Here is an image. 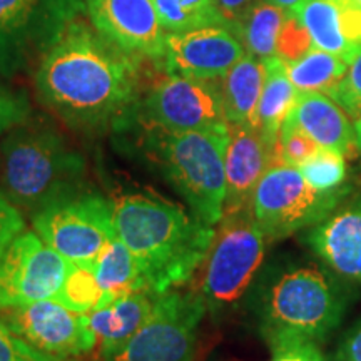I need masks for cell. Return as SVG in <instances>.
<instances>
[{
  "label": "cell",
  "mask_w": 361,
  "mask_h": 361,
  "mask_svg": "<svg viewBox=\"0 0 361 361\" xmlns=\"http://www.w3.org/2000/svg\"><path fill=\"white\" fill-rule=\"evenodd\" d=\"M146 117L159 130L191 133L228 126L218 80L169 74L144 101Z\"/></svg>",
  "instance_id": "cell-12"
},
{
  "label": "cell",
  "mask_w": 361,
  "mask_h": 361,
  "mask_svg": "<svg viewBox=\"0 0 361 361\" xmlns=\"http://www.w3.org/2000/svg\"><path fill=\"white\" fill-rule=\"evenodd\" d=\"M288 12L268 0H259L236 27V35L246 54L258 59L276 56V42Z\"/></svg>",
  "instance_id": "cell-24"
},
{
  "label": "cell",
  "mask_w": 361,
  "mask_h": 361,
  "mask_svg": "<svg viewBox=\"0 0 361 361\" xmlns=\"http://www.w3.org/2000/svg\"><path fill=\"white\" fill-rule=\"evenodd\" d=\"M102 300V293L94 276L92 268L72 264V269L67 276L64 286L56 298V301L79 314L99 308Z\"/></svg>",
  "instance_id": "cell-28"
},
{
  "label": "cell",
  "mask_w": 361,
  "mask_h": 361,
  "mask_svg": "<svg viewBox=\"0 0 361 361\" xmlns=\"http://www.w3.org/2000/svg\"><path fill=\"white\" fill-rule=\"evenodd\" d=\"M30 104L25 94L0 82V134L20 128L29 119Z\"/></svg>",
  "instance_id": "cell-33"
},
{
  "label": "cell",
  "mask_w": 361,
  "mask_h": 361,
  "mask_svg": "<svg viewBox=\"0 0 361 361\" xmlns=\"http://www.w3.org/2000/svg\"><path fill=\"white\" fill-rule=\"evenodd\" d=\"M311 49H313V40L303 22L298 19L296 13L288 12L278 35L276 57L283 59L284 62H293L303 57Z\"/></svg>",
  "instance_id": "cell-30"
},
{
  "label": "cell",
  "mask_w": 361,
  "mask_h": 361,
  "mask_svg": "<svg viewBox=\"0 0 361 361\" xmlns=\"http://www.w3.org/2000/svg\"><path fill=\"white\" fill-rule=\"evenodd\" d=\"M268 2L284 8L286 12H295L296 8L300 7V4L303 2V0H268Z\"/></svg>",
  "instance_id": "cell-38"
},
{
  "label": "cell",
  "mask_w": 361,
  "mask_h": 361,
  "mask_svg": "<svg viewBox=\"0 0 361 361\" xmlns=\"http://www.w3.org/2000/svg\"><path fill=\"white\" fill-rule=\"evenodd\" d=\"M313 47L351 64L361 52V6L356 0H303L295 12Z\"/></svg>",
  "instance_id": "cell-18"
},
{
  "label": "cell",
  "mask_w": 361,
  "mask_h": 361,
  "mask_svg": "<svg viewBox=\"0 0 361 361\" xmlns=\"http://www.w3.org/2000/svg\"><path fill=\"white\" fill-rule=\"evenodd\" d=\"M116 234L133 252L149 291L162 295L188 283L204 263L216 234L174 202L126 194L112 202Z\"/></svg>",
  "instance_id": "cell-2"
},
{
  "label": "cell",
  "mask_w": 361,
  "mask_h": 361,
  "mask_svg": "<svg viewBox=\"0 0 361 361\" xmlns=\"http://www.w3.org/2000/svg\"><path fill=\"white\" fill-rule=\"evenodd\" d=\"M351 117L336 101L323 92H300L284 123L296 126L323 149L348 159L360 152Z\"/></svg>",
  "instance_id": "cell-19"
},
{
  "label": "cell",
  "mask_w": 361,
  "mask_h": 361,
  "mask_svg": "<svg viewBox=\"0 0 361 361\" xmlns=\"http://www.w3.org/2000/svg\"><path fill=\"white\" fill-rule=\"evenodd\" d=\"M341 57L313 47L298 61L286 62L288 78L298 92L329 94L348 71Z\"/></svg>",
  "instance_id": "cell-25"
},
{
  "label": "cell",
  "mask_w": 361,
  "mask_h": 361,
  "mask_svg": "<svg viewBox=\"0 0 361 361\" xmlns=\"http://www.w3.org/2000/svg\"><path fill=\"white\" fill-rule=\"evenodd\" d=\"M264 66L266 79L263 92L251 126H255L263 134L266 141L276 146L281 126L296 104L300 92L288 78L286 62L283 59L276 56L264 59Z\"/></svg>",
  "instance_id": "cell-22"
},
{
  "label": "cell",
  "mask_w": 361,
  "mask_h": 361,
  "mask_svg": "<svg viewBox=\"0 0 361 361\" xmlns=\"http://www.w3.org/2000/svg\"><path fill=\"white\" fill-rule=\"evenodd\" d=\"M152 4L166 32H186L209 25L229 27L218 0H152Z\"/></svg>",
  "instance_id": "cell-26"
},
{
  "label": "cell",
  "mask_w": 361,
  "mask_h": 361,
  "mask_svg": "<svg viewBox=\"0 0 361 361\" xmlns=\"http://www.w3.org/2000/svg\"><path fill=\"white\" fill-rule=\"evenodd\" d=\"M268 245L251 209L223 216L206 258L202 296L207 308L223 311L243 298L263 264Z\"/></svg>",
  "instance_id": "cell-7"
},
{
  "label": "cell",
  "mask_w": 361,
  "mask_h": 361,
  "mask_svg": "<svg viewBox=\"0 0 361 361\" xmlns=\"http://www.w3.org/2000/svg\"><path fill=\"white\" fill-rule=\"evenodd\" d=\"M306 183L318 191H335L346 186L348 179V166L346 157L331 149L319 147L314 156L300 166Z\"/></svg>",
  "instance_id": "cell-27"
},
{
  "label": "cell",
  "mask_w": 361,
  "mask_h": 361,
  "mask_svg": "<svg viewBox=\"0 0 361 361\" xmlns=\"http://www.w3.org/2000/svg\"><path fill=\"white\" fill-rule=\"evenodd\" d=\"M356 2H358V4H360V6H361V0H356Z\"/></svg>",
  "instance_id": "cell-40"
},
{
  "label": "cell",
  "mask_w": 361,
  "mask_h": 361,
  "mask_svg": "<svg viewBox=\"0 0 361 361\" xmlns=\"http://www.w3.org/2000/svg\"><path fill=\"white\" fill-rule=\"evenodd\" d=\"M328 96L340 104L353 121L361 116V52L353 59L346 74Z\"/></svg>",
  "instance_id": "cell-32"
},
{
  "label": "cell",
  "mask_w": 361,
  "mask_h": 361,
  "mask_svg": "<svg viewBox=\"0 0 361 361\" xmlns=\"http://www.w3.org/2000/svg\"><path fill=\"white\" fill-rule=\"evenodd\" d=\"M34 231L72 264L92 268L117 238L112 202L96 192L75 191L32 213Z\"/></svg>",
  "instance_id": "cell-6"
},
{
  "label": "cell",
  "mask_w": 361,
  "mask_h": 361,
  "mask_svg": "<svg viewBox=\"0 0 361 361\" xmlns=\"http://www.w3.org/2000/svg\"><path fill=\"white\" fill-rule=\"evenodd\" d=\"M71 269L37 233H20L0 259V310L56 300Z\"/></svg>",
  "instance_id": "cell-11"
},
{
  "label": "cell",
  "mask_w": 361,
  "mask_h": 361,
  "mask_svg": "<svg viewBox=\"0 0 361 361\" xmlns=\"http://www.w3.org/2000/svg\"><path fill=\"white\" fill-rule=\"evenodd\" d=\"M82 7L80 0H0V72L13 74L42 54Z\"/></svg>",
  "instance_id": "cell-10"
},
{
  "label": "cell",
  "mask_w": 361,
  "mask_h": 361,
  "mask_svg": "<svg viewBox=\"0 0 361 361\" xmlns=\"http://www.w3.org/2000/svg\"><path fill=\"white\" fill-rule=\"evenodd\" d=\"M355 133H356V142H358V149L361 151V116L355 121Z\"/></svg>",
  "instance_id": "cell-39"
},
{
  "label": "cell",
  "mask_w": 361,
  "mask_h": 361,
  "mask_svg": "<svg viewBox=\"0 0 361 361\" xmlns=\"http://www.w3.org/2000/svg\"><path fill=\"white\" fill-rule=\"evenodd\" d=\"M228 144L229 124L191 133L159 130L149 141L166 179L186 200L194 218L209 226L219 224L224 214Z\"/></svg>",
  "instance_id": "cell-5"
},
{
  "label": "cell",
  "mask_w": 361,
  "mask_h": 361,
  "mask_svg": "<svg viewBox=\"0 0 361 361\" xmlns=\"http://www.w3.org/2000/svg\"><path fill=\"white\" fill-rule=\"evenodd\" d=\"M2 316L13 331L49 358L62 361L89 353L96 348L97 336L75 313L56 300L6 310Z\"/></svg>",
  "instance_id": "cell-13"
},
{
  "label": "cell",
  "mask_w": 361,
  "mask_h": 361,
  "mask_svg": "<svg viewBox=\"0 0 361 361\" xmlns=\"http://www.w3.org/2000/svg\"><path fill=\"white\" fill-rule=\"evenodd\" d=\"M305 245L350 283H361V200L340 204L306 229Z\"/></svg>",
  "instance_id": "cell-17"
},
{
  "label": "cell",
  "mask_w": 361,
  "mask_h": 361,
  "mask_svg": "<svg viewBox=\"0 0 361 361\" xmlns=\"http://www.w3.org/2000/svg\"><path fill=\"white\" fill-rule=\"evenodd\" d=\"M0 361H56L30 346L0 316Z\"/></svg>",
  "instance_id": "cell-34"
},
{
  "label": "cell",
  "mask_w": 361,
  "mask_h": 361,
  "mask_svg": "<svg viewBox=\"0 0 361 361\" xmlns=\"http://www.w3.org/2000/svg\"><path fill=\"white\" fill-rule=\"evenodd\" d=\"M269 361H328L318 341L301 336H279L268 341Z\"/></svg>",
  "instance_id": "cell-31"
},
{
  "label": "cell",
  "mask_w": 361,
  "mask_h": 361,
  "mask_svg": "<svg viewBox=\"0 0 361 361\" xmlns=\"http://www.w3.org/2000/svg\"><path fill=\"white\" fill-rule=\"evenodd\" d=\"M25 221L20 207L13 204L6 192L0 191V259L4 258L13 239L24 233Z\"/></svg>",
  "instance_id": "cell-35"
},
{
  "label": "cell",
  "mask_w": 361,
  "mask_h": 361,
  "mask_svg": "<svg viewBox=\"0 0 361 361\" xmlns=\"http://www.w3.org/2000/svg\"><path fill=\"white\" fill-rule=\"evenodd\" d=\"M62 361H69V360H62Z\"/></svg>",
  "instance_id": "cell-41"
},
{
  "label": "cell",
  "mask_w": 361,
  "mask_h": 361,
  "mask_svg": "<svg viewBox=\"0 0 361 361\" xmlns=\"http://www.w3.org/2000/svg\"><path fill=\"white\" fill-rule=\"evenodd\" d=\"M157 296L159 295L151 291H135L117 298L116 301L104 308L84 314L85 323L101 341L102 358L109 356L112 351L124 345L142 326V323L146 322L154 308Z\"/></svg>",
  "instance_id": "cell-20"
},
{
  "label": "cell",
  "mask_w": 361,
  "mask_h": 361,
  "mask_svg": "<svg viewBox=\"0 0 361 361\" xmlns=\"http://www.w3.org/2000/svg\"><path fill=\"white\" fill-rule=\"evenodd\" d=\"M2 183L13 204L35 211L79 191L84 159L51 129H16L0 147Z\"/></svg>",
  "instance_id": "cell-4"
},
{
  "label": "cell",
  "mask_w": 361,
  "mask_h": 361,
  "mask_svg": "<svg viewBox=\"0 0 361 361\" xmlns=\"http://www.w3.org/2000/svg\"><path fill=\"white\" fill-rule=\"evenodd\" d=\"M319 146L308 134L290 123H283L278 139V159L283 164L300 168L303 162L318 152Z\"/></svg>",
  "instance_id": "cell-29"
},
{
  "label": "cell",
  "mask_w": 361,
  "mask_h": 361,
  "mask_svg": "<svg viewBox=\"0 0 361 361\" xmlns=\"http://www.w3.org/2000/svg\"><path fill=\"white\" fill-rule=\"evenodd\" d=\"M353 300L348 279L326 264L300 263L279 269L259 296L261 333L322 341L340 326Z\"/></svg>",
  "instance_id": "cell-3"
},
{
  "label": "cell",
  "mask_w": 361,
  "mask_h": 361,
  "mask_svg": "<svg viewBox=\"0 0 361 361\" xmlns=\"http://www.w3.org/2000/svg\"><path fill=\"white\" fill-rule=\"evenodd\" d=\"M266 66L263 59L245 54L228 74L218 79L228 124H252L263 92Z\"/></svg>",
  "instance_id": "cell-21"
},
{
  "label": "cell",
  "mask_w": 361,
  "mask_h": 361,
  "mask_svg": "<svg viewBox=\"0 0 361 361\" xmlns=\"http://www.w3.org/2000/svg\"><path fill=\"white\" fill-rule=\"evenodd\" d=\"M39 96L62 119L78 128H101L134 101L137 61L96 27L72 20L40 56Z\"/></svg>",
  "instance_id": "cell-1"
},
{
  "label": "cell",
  "mask_w": 361,
  "mask_h": 361,
  "mask_svg": "<svg viewBox=\"0 0 361 361\" xmlns=\"http://www.w3.org/2000/svg\"><path fill=\"white\" fill-rule=\"evenodd\" d=\"M206 310L202 293H162L142 326L104 361H192Z\"/></svg>",
  "instance_id": "cell-9"
},
{
  "label": "cell",
  "mask_w": 361,
  "mask_h": 361,
  "mask_svg": "<svg viewBox=\"0 0 361 361\" xmlns=\"http://www.w3.org/2000/svg\"><path fill=\"white\" fill-rule=\"evenodd\" d=\"M92 271L99 290L102 293L99 308H104L117 298L130 295V293L149 291L137 261L119 238L112 239L111 245L102 251V255L94 263Z\"/></svg>",
  "instance_id": "cell-23"
},
{
  "label": "cell",
  "mask_w": 361,
  "mask_h": 361,
  "mask_svg": "<svg viewBox=\"0 0 361 361\" xmlns=\"http://www.w3.org/2000/svg\"><path fill=\"white\" fill-rule=\"evenodd\" d=\"M221 12H223L226 22H228L229 27L236 34V27L239 22L246 17V13L251 11L259 0H218Z\"/></svg>",
  "instance_id": "cell-37"
},
{
  "label": "cell",
  "mask_w": 361,
  "mask_h": 361,
  "mask_svg": "<svg viewBox=\"0 0 361 361\" xmlns=\"http://www.w3.org/2000/svg\"><path fill=\"white\" fill-rule=\"evenodd\" d=\"M245 45L233 29L209 25L186 32H168L164 61L169 74L218 80L245 57Z\"/></svg>",
  "instance_id": "cell-14"
},
{
  "label": "cell",
  "mask_w": 361,
  "mask_h": 361,
  "mask_svg": "<svg viewBox=\"0 0 361 361\" xmlns=\"http://www.w3.org/2000/svg\"><path fill=\"white\" fill-rule=\"evenodd\" d=\"M87 16L99 34L130 56L161 59L166 32L152 0H87Z\"/></svg>",
  "instance_id": "cell-15"
},
{
  "label": "cell",
  "mask_w": 361,
  "mask_h": 361,
  "mask_svg": "<svg viewBox=\"0 0 361 361\" xmlns=\"http://www.w3.org/2000/svg\"><path fill=\"white\" fill-rule=\"evenodd\" d=\"M350 191V186L318 191L306 183L300 169L276 162L261 178L251 211L268 241L273 243L319 223L346 200Z\"/></svg>",
  "instance_id": "cell-8"
},
{
  "label": "cell",
  "mask_w": 361,
  "mask_h": 361,
  "mask_svg": "<svg viewBox=\"0 0 361 361\" xmlns=\"http://www.w3.org/2000/svg\"><path fill=\"white\" fill-rule=\"evenodd\" d=\"M276 162H279L278 144L274 146L266 141L255 126L229 124L224 214L251 209L261 178Z\"/></svg>",
  "instance_id": "cell-16"
},
{
  "label": "cell",
  "mask_w": 361,
  "mask_h": 361,
  "mask_svg": "<svg viewBox=\"0 0 361 361\" xmlns=\"http://www.w3.org/2000/svg\"><path fill=\"white\" fill-rule=\"evenodd\" d=\"M333 361H361V318L343 335Z\"/></svg>",
  "instance_id": "cell-36"
}]
</instances>
